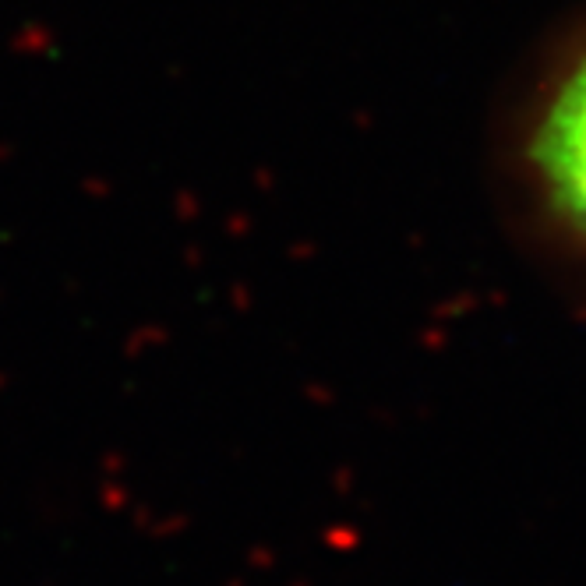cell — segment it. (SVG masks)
Returning a JSON list of instances; mask_svg holds the SVG:
<instances>
[{
    "instance_id": "1",
    "label": "cell",
    "mask_w": 586,
    "mask_h": 586,
    "mask_svg": "<svg viewBox=\"0 0 586 586\" xmlns=\"http://www.w3.org/2000/svg\"><path fill=\"white\" fill-rule=\"evenodd\" d=\"M505 181L534 241L565 272L586 279V50L526 106Z\"/></svg>"
}]
</instances>
